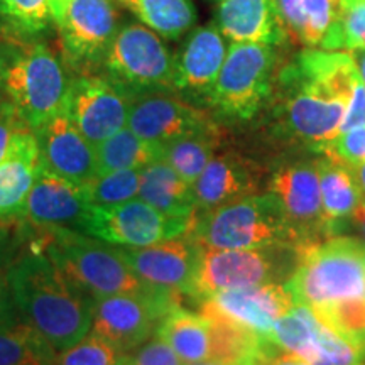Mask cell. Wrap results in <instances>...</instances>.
I'll return each mask as SVG.
<instances>
[{"instance_id": "cell-1", "label": "cell", "mask_w": 365, "mask_h": 365, "mask_svg": "<svg viewBox=\"0 0 365 365\" xmlns=\"http://www.w3.org/2000/svg\"><path fill=\"white\" fill-rule=\"evenodd\" d=\"M7 286L24 322L56 352L70 349L90 333L95 299L73 284L41 249L12 262Z\"/></svg>"}, {"instance_id": "cell-2", "label": "cell", "mask_w": 365, "mask_h": 365, "mask_svg": "<svg viewBox=\"0 0 365 365\" xmlns=\"http://www.w3.org/2000/svg\"><path fill=\"white\" fill-rule=\"evenodd\" d=\"M46 230L41 250L90 298L117 294L156 296L171 291L140 279L120 257L115 245L65 227Z\"/></svg>"}, {"instance_id": "cell-3", "label": "cell", "mask_w": 365, "mask_h": 365, "mask_svg": "<svg viewBox=\"0 0 365 365\" xmlns=\"http://www.w3.org/2000/svg\"><path fill=\"white\" fill-rule=\"evenodd\" d=\"M210 249L289 247L298 252V242L276 195L259 193L210 212L195 213L188 234Z\"/></svg>"}, {"instance_id": "cell-4", "label": "cell", "mask_w": 365, "mask_h": 365, "mask_svg": "<svg viewBox=\"0 0 365 365\" xmlns=\"http://www.w3.org/2000/svg\"><path fill=\"white\" fill-rule=\"evenodd\" d=\"M4 97L27 129L36 130L65 108L70 80L43 43L0 48Z\"/></svg>"}, {"instance_id": "cell-5", "label": "cell", "mask_w": 365, "mask_h": 365, "mask_svg": "<svg viewBox=\"0 0 365 365\" xmlns=\"http://www.w3.org/2000/svg\"><path fill=\"white\" fill-rule=\"evenodd\" d=\"M284 286L294 303L308 308L365 298V240L333 235L299 250Z\"/></svg>"}, {"instance_id": "cell-6", "label": "cell", "mask_w": 365, "mask_h": 365, "mask_svg": "<svg viewBox=\"0 0 365 365\" xmlns=\"http://www.w3.org/2000/svg\"><path fill=\"white\" fill-rule=\"evenodd\" d=\"M279 80L289 93L281 108V124L287 134L313 149L335 139L352 97L301 70L294 61L282 70Z\"/></svg>"}, {"instance_id": "cell-7", "label": "cell", "mask_w": 365, "mask_h": 365, "mask_svg": "<svg viewBox=\"0 0 365 365\" xmlns=\"http://www.w3.org/2000/svg\"><path fill=\"white\" fill-rule=\"evenodd\" d=\"M103 63L108 78L129 95L175 90V56L144 24L118 27Z\"/></svg>"}, {"instance_id": "cell-8", "label": "cell", "mask_w": 365, "mask_h": 365, "mask_svg": "<svg viewBox=\"0 0 365 365\" xmlns=\"http://www.w3.org/2000/svg\"><path fill=\"white\" fill-rule=\"evenodd\" d=\"M296 264L298 252L289 247L254 250L202 247L193 298L203 299L218 291L287 281Z\"/></svg>"}, {"instance_id": "cell-9", "label": "cell", "mask_w": 365, "mask_h": 365, "mask_svg": "<svg viewBox=\"0 0 365 365\" xmlns=\"http://www.w3.org/2000/svg\"><path fill=\"white\" fill-rule=\"evenodd\" d=\"M274 63L272 46L232 43L208 102L223 115L247 120L271 93Z\"/></svg>"}, {"instance_id": "cell-10", "label": "cell", "mask_w": 365, "mask_h": 365, "mask_svg": "<svg viewBox=\"0 0 365 365\" xmlns=\"http://www.w3.org/2000/svg\"><path fill=\"white\" fill-rule=\"evenodd\" d=\"M191 220L168 217L140 198H134L113 207L90 205L78 228L83 234L115 247H148L186 235Z\"/></svg>"}, {"instance_id": "cell-11", "label": "cell", "mask_w": 365, "mask_h": 365, "mask_svg": "<svg viewBox=\"0 0 365 365\" xmlns=\"http://www.w3.org/2000/svg\"><path fill=\"white\" fill-rule=\"evenodd\" d=\"M181 296L168 291L156 296L117 294L95 299L90 333L120 352H134L156 335L164 314L181 304Z\"/></svg>"}, {"instance_id": "cell-12", "label": "cell", "mask_w": 365, "mask_h": 365, "mask_svg": "<svg viewBox=\"0 0 365 365\" xmlns=\"http://www.w3.org/2000/svg\"><path fill=\"white\" fill-rule=\"evenodd\" d=\"M269 191L276 195L299 250L330 237L322 213L317 163L286 164L271 176Z\"/></svg>"}, {"instance_id": "cell-13", "label": "cell", "mask_w": 365, "mask_h": 365, "mask_svg": "<svg viewBox=\"0 0 365 365\" xmlns=\"http://www.w3.org/2000/svg\"><path fill=\"white\" fill-rule=\"evenodd\" d=\"M130 95L110 78L80 76L70 83L65 108L91 145L97 148L108 137L125 129Z\"/></svg>"}, {"instance_id": "cell-14", "label": "cell", "mask_w": 365, "mask_h": 365, "mask_svg": "<svg viewBox=\"0 0 365 365\" xmlns=\"http://www.w3.org/2000/svg\"><path fill=\"white\" fill-rule=\"evenodd\" d=\"M294 299L281 282L218 291L200 299V313L247 330L269 341L274 323L293 308Z\"/></svg>"}, {"instance_id": "cell-15", "label": "cell", "mask_w": 365, "mask_h": 365, "mask_svg": "<svg viewBox=\"0 0 365 365\" xmlns=\"http://www.w3.org/2000/svg\"><path fill=\"white\" fill-rule=\"evenodd\" d=\"M117 249L120 257L143 281L193 298L202 245L190 235L176 237L148 247Z\"/></svg>"}, {"instance_id": "cell-16", "label": "cell", "mask_w": 365, "mask_h": 365, "mask_svg": "<svg viewBox=\"0 0 365 365\" xmlns=\"http://www.w3.org/2000/svg\"><path fill=\"white\" fill-rule=\"evenodd\" d=\"M39 150V164L63 180L85 186L97 176L95 145L73 124L66 108L33 130Z\"/></svg>"}, {"instance_id": "cell-17", "label": "cell", "mask_w": 365, "mask_h": 365, "mask_svg": "<svg viewBox=\"0 0 365 365\" xmlns=\"http://www.w3.org/2000/svg\"><path fill=\"white\" fill-rule=\"evenodd\" d=\"M210 124L213 122L202 110L163 91H149L130 98L127 127L158 149Z\"/></svg>"}, {"instance_id": "cell-18", "label": "cell", "mask_w": 365, "mask_h": 365, "mask_svg": "<svg viewBox=\"0 0 365 365\" xmlns=\"http://www.w3.org/2000/svg\"><path fill=\"white\" fill-rule=\"evenodd\" d=\"M56 27L71 61H100L118 31L113 0H71Z\"/></svg>"}, {"instance_id": "cell-19", "label": "cell", "mask_w": 365, "mask_h": 365, "mask_svg": "<svg viewBox=\"0 0 365 365\" xmlns=\"http://www.w3.org/2000/svg\"><path fill=\"white\" fill-rule=\"evenodd\" d=\"M262 171L259 166L237 153L215 154L191 188L195 213L210 212L237 200L259 195Z\"/></svg>"}, {"instance_id": "cell-20", "label": "cell", "mask_w": 365, "mask_h": 365, "mask_svg": "<svg viewBox=\"0 0 365 365\" xmlns=\"http://www.w3.org/2000/svg\"><path fill=\"white\" fill-rule=\"evenodd\" d=\"M88 207L85 186L63 180L39 164L22 215L44 228H68L78 227Z\"/></svg>"}, {"instance_id": "cell-21", "label": "cell", "mask_w": 365, "mask_h": 365, "mask_svg": "<svg viewBox=\"0 0 365 365\" xmlns=\"http://www.w3.org/2000/svg\"><path fill=\"white\" fill-rule=\"evenodd\" d=\"M227 49L217 26L191 31L175 56V90L208 95L225 61Z\"/></svg>"}, {"instance_id": "cell-22", "label": "cell", "mask_w": 365, "mask_h": 365, "mask_svg": "<svg viewBox=\"0 0 365 365\" xmlns=\"http://www.w3.org/2000/svg\"><path fill=\"white\" fill-rule=\"evenodd\" d=\"M217 27L232 43L274 46L286 39L276 0H218Z\"/></svg>"}, {"instance_id": "cell-23", "label": "cell", "mask_w": 365, "mask_h": 365, "mask_svg": "<svg viewBox=\"0 0 365 365\" xmlns=\"http://www.w3.org/2000/svg\"><path fill=\"white\" fill-rule=\"evenodd\" d=\"M39 168L36 135L22 125L16 132L6 156L0 161V220L22 215Z\"/></svg>"}, {"instance_id": "cell-24", "label": "cell", "mask_w": 365, "mask_h": 365, "mask_svg": "<svg viewBox=\"0 0 365 365\" xmlns=\"http://www.w3.org/2000/svg\"><path fill=\"white\" fill-rule=\"evenodd\" d=\"M156 336L178 355L182 364H196L217 357L215 325L202 313L180 307L164 314Z\"/></svg>"}, {"instance_id": "cell-25", "label": "cell", "mask_w": 365, "mask_h": 365, "mask_svg": "<svg viewBox=\"0 0 365 365\" xmlns=\"http://www.w3.org/2000/svg\"><path fill=\"white\" fill-rule=\"evenodd\" d=\"M137 198L168 217L191 220L196 212L191 185L163 159H158L140 170Z\"/></svg>"}, {"instance_id": "cell-26", "label": "cell", "mask_w": 365, "mask_h": 365, "mask_svg": "<svg viewBox=\"0 0 365 365\" xmlns=\"http://www.w3.org/2000/svg\"><path fill=\"white\" fill-rule=\"evenodd\" d=\"M319 178V195H322V213L330 237L339 235L340 228L352 218L357 210L362 193L349 166L319 159L317 161Z\"/></svg>"}, {"instance_id": "cell-27", "label": "cell", "mask_w": 365, "mask_h": 365, "mask_svg": "<svg viewBox=\"0 0 365 365\" xmlns=\"http://www.w3.org/2000/svg\"><path fill=\"white\" fill-rule=\"evenodd\" d=\"M217 145V127L215 124H210L203 129L171 140L159 150L163 161L170 164L186 182L193 185L215 156Z\"/></svg>"}, {"instance_id": "cell-28", "label": "cell", "mask_w": 365, "mask_h": 365, "mask_svg": "<svg viewBox=\"0 0 365 365\" xmlns=\"http://www.w3.org/2000/svg\"><path fill=\"white\" fill-rule=\"evenodd\" d=\"M134 14L145 27L168 39L188 33L196 22L191 0H113Z\"/></svg>"}, {"instance_id": "cell-29", "label": "cell", "mask_w": 365, "mask_h": 365, "mask_svg": "<svg viewBox=\"0 0 365 365\" xmlns=\"http://www.w3.org/2000/svg\"><path fill=\"white\" fill-rule=\"evenodd\" d=\"M56 355L26 322L12 318L0 325V365H54Z\"/></svg>"}, {"instance_id": "cell-30", "label": "cell", "mask_w": 365, "mask_h": 365, "mask_svg": "<svg viewBox=\"0 0 365 365\" xmlns=\"http://www.w3.org/2000/svg\"><path fill=\"white\" fill-rule=\"evenodd\" d=\"M97 175L122 170H143L148 164L161 159V150L135 135L129 127L118 130L95 148Z\"/></svg>"}, {"instance_id": "cell-31", "label": "cell", "mask_w": 365, "mask_h": 365, "mask_svg": "<svg viewBox=\"0 0 365 365\" xmlns=\"http://www.w3.org/2000/svg\"><path fill=\"white\" fill-rule=\"evenodd\" d=\"M319 327L322 323L312 309L304 304L294 303L289 312L274 323L269 341L281 352L308 360L314 352Z\"/></svg>"}, {"instance_id": "cell-32", "label": "cell", "mask_w": 365, "mask_h": 365, "mask_svg": "<svg viewBox=\"0 0 365 365\" xmlns=\"http://www.w3.org/2000/svg\"><path fill=\"white\" fill-rule=\"evenodd\" d=\"M54 24L49 0H0V31L9 38L29 41Z\"/></svg>"}, {"instance_id": "cell-33", "label": "cell", "mask_w": 365, "mask_h": 365, "mask_svg": "<svg viewBox=\"0 0 365 365\" xmlns=\"http://www.w3.org/2000/svg\"><path fill=\"white\" fill-rule=\"evenodd\" d=\"M318 322L365 354V298L335 301L309 308Z\"/></svg>"}, {"instance_id": "cell-34", "label": "cell", "mask_w": 365, "mask_h": 365, "mask_svg": "<svg viewBox=\"0 0 365 365\" xmlns=\"http://www.w3.org/2000/svg\"><path fill=\"white\" fill-rule=\"evenodd\" d=\"M319 46L328 51L365 48V0H340L335 21Z\"/></svg>"}, {"instance_id": "cell-35", "label": "cell", "mask_w": 365, "mask_h": 365, "mask_svg": "<svg viewBox=\"0 0 365 365\" xmlns=\"http://www.w3.org/2000/svg\"><path fill=\"white\" fill-rule=\"evenodd\" d=\"M140 170H122L97 175L88 185L85 193L88 205L93 207H113L137 198L139 195Z\"/></svg>"}, {"instance_id": "cell-36", "label": "cell", "mask_w": 365, "mask_h": 365, "mask_svg": "<svg viewBox=\"0 0 365 365\" xmlns=\"http://www.w3.org/2000/svg\"><path fill=\"white\" fill-rule=\"evenodd\" d=\"M127 354L88 333L70 349L58 352L54 365H124Z\"/></svg>"}, {"instance_id": "cell-37", "label": "cell", "mask_w": 365, "mask_h": 365, "mask_svg": "<svg viewBox=\"0 0 365 365\" xmlns=\"http://www.w3.org/2000/svg\"><path fill=\"white\" fill-rule=\"evenodd\" d=\"M309 365H365V354L325 325L319 327Z\"/></svg>"}, {"instance_id": "cell-38", "label": "cell", "mask_w": 365, "mask_h": 365, "mask_svg": "<svg viewBox=\"0 0 365 365\" xmlns=\"http://www.w3.org/2000/svg\"><path fill=\"white\" fill-rule=\"evenodd\" d=\"M340 0H303L304 34L303 44L308 48L322 44L335 21Z\"/></svg>"}, {"instance_id": "cell-39", "label": "cell", "mask_w": 365, "mask_h": 365, "mask_svg": "<svg viewBox=\"0 0 365 365\" xmlns=\"http://www.w3.org/2000/svg\"><path fill=\"white\" fill-rule=\"evenodd\" d=\"M313 150L322 153L323 158L331 159V161L341 163L345 166H354V164L365 161V127L355 129L341 134L335 139L328 140L325 144H319Z\"/></svg>"}, {"instance_id": "cell-40", "label": "cell", "mask_w": 365, "mask_h": 365, "mask_svg": "<svg viewBox=\"0 0 365 365\" xmlns=\"http://www.w3.org/2000/svg\"><path fill=\"white\" fill-rule=\"evenodd\" d=\"M124 365H185L178 359V355L168 346L159 336L153 339L127 354Z\"/></svg>"}, {"instance_id": "cell-41", "label": "cell", "mask_w": 365, "mask_h": 365, "mask_svg": "<svg viewBox=\"0 0 365 365\" xmlns=\"http://www.w3.org/2000/svg\"><path fill=\"white\" fill-rule=\"evenodd\" d=\"M277 14L284 29L286 38L303 43L304 34V12L303 0H276Z\"/></svg>"}, {"instance_id": "cell-42", "label": "cell", "mask_w": 365, "mask_h": 365, "mask_svg": "<svg viewBox=\"0 0 365 365\" xmlns=\"http://www.w3.org/2000/svg\"><path fill=\"white\" fill-rule=\"evenodd\" d=\"M362 127H365V85L362 83V80H359V83L355 85L352 98L349 102V107H346L339 135L355 129H362Z\"/></svg>"}, {"instance_id": "cell-43", "label": "cell", "mask_w": 365, "mask_h": 365, "mask_svg": "<svg viewBox=\"0 0 365 365\" xmlns=\"http://www.w3.org/2000/svg\"><path fill=\"white\" fill-rule=\"evenodd\" d=\"M24 125L7 98L0 100V161L6 156L14 134Z\"/></svg>"}, {"instance_id": "cell-44", "label": "cell", "mask_w": 365, "mask_h": 365, "mask_svg": "<svg viewBox=\"0 0 365 365\" xmlns=\"http://www.w3.org/2000/svg\"><path fill=\"white\" fill-rule=\"evenodd\" d=\"M12 318H16L12 313V299L7 294L6 287L0 284V325L6 322H11Z\"/></svg>"}, {"instance_id": "cell-45", "label": "cell", "mask_w": 365, "mask_h": 365, "mask_svg": "<svg viewBox=\"0 0 365 365\" xmlns=\"http://www.w3.org/2000/svg\"><path fill=\"white\" fill-rule=\"evenodd\" d=\"M352 58L355 70L359 73V78L362 80V83L365 85V48H354L346 51Z\"/></svg>"}, {"instance_id": "cell-46", "label": "cell", "mask_w": 365, "mask_h": 365, "mask_svg": "<svg viewBox=\"0 0 365 365\" xmlns=\"http://www.w3.org/2000/svg\"><path fill=\"white\" fill-rule=\"evenodd\" d=\"M271 365H309V364L307 362V360L296 357V355H293V354L277 352L271 359Z\"/></svg>"}, {"instance_id": "cell-47", "label": "cell", "mask_w": 365, "mask_h": 365, "mask_svg": "<svg viewBox=\"0 0 365 365\" xmlns=\"http://www.w3.org/2000/svg\"><path fill=\"white\" fill-rule=\"evenodd\" d=\"M350 220L354 222V225L357 227L360 234H362V240H365V198H364V196L360 198L359 207L354 212V215H352V218H350Z\"/></svg>"}, {"instance_id": "cell-48", "label": "cell", "mask_w": 365, "mask_h": 365, "mask_svg": "<svg viewBox=\"0 0 365 365\" xmlns=\"http://www.w3.org/2000/svg\"><path fill=\"white\" fill-rule=\"evenodd\" d=\"M349 170L354 175L355 181H357V185H359L360 193H362V196L365 198V161L354 164V166H349Z\"/></svg>"}, {"instance_id": "cell-49", "label": "cell", "mask_w": 365, "mask_h": 365, "mask_svg": "<svg viewBox=\"0 0 365 365\" xmlns=\"http://www.w3.org/2000/svg\"><path fill=\"white\" fill-rule=\"evenodd\" d=\"M70 2H71V0H49V7H51L54 26H56L58 21L61 19L63 14H65L68 4H70Z\"/></svg>"}, {"instance_id": "cell-50", "label": "cell", "mask_w": 365, "mask_h": 365, "mask_svg": "<svg viewBox=\"0 0 365 365\" xmlns=\"http://www.w3.org/2000/svg\"><path fill=\"white\" fill-rule=\"evenodd\" d=\"M264 357V355H262ZM261 359V357H259ZM255 362V360H254ZM254 362L250 364H239V362H227V360H217V359H210V360H203V362H196V364H188V365H254Z\"/></svg>"}, {"instance_id": "cell-51", "label": "cell", "mask_w": 365, "mask_h": 365, "mask_svg": "<svg viewBox=\"0 0 365 365\" xmlns=\"http://www.w3.org/2000/svg\"><path fill=\"white\" fill-rule=\"evenodd\" d=\"M272 357H274V355H272ZM272 357H269V355H264V357L255 360L254 365H271V359Z\"/></svg>"}, {"instance_id": "cell-52", "label": "cell", "mask_w": 365, "mask_h": 365, "mask_svg": "<svg viewBox=\"0 0 365 365\" xmlns=\"http://www.w3.org/2000/svg\"><path fill=\"white\" fill-rule=\"evenodd\" d=\"M4 98V90H2V71H0V100Z\"/></svg>"}]
</instances>
